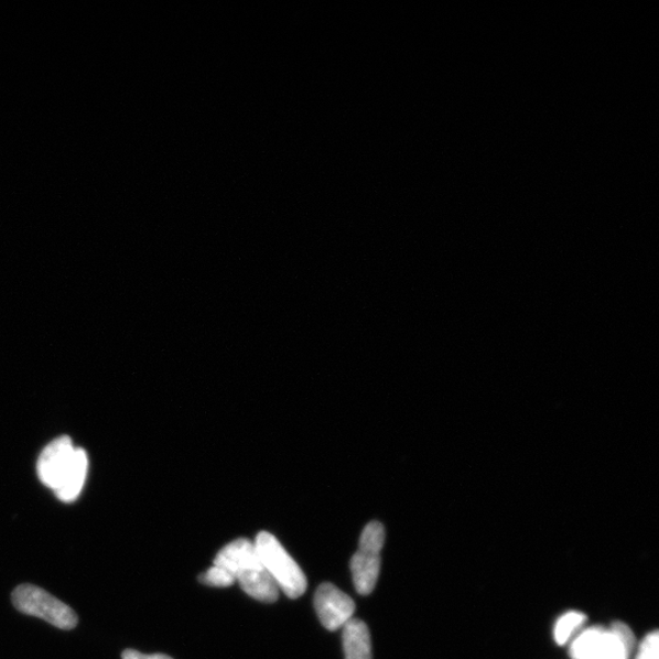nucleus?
I'll use <instances>...</instances> for the list:
<instances>
[{
    "label": "nucleus",
    "mask_w": 659,
    "mask_h": 659,
    "mask_svg": "<svg viewBox=\"0 0 659 659\" xmlns=\"http://www.w3.org/2000/svg\"><path fill=\"white\" fill-rule=\"evenodd\" d=\"M635 659H659V634L652 631L645 636Z\"/></svg>",
    "instance_id": "obj_11"
},
{
    "label": "nucleus",
    "mask_w": 659,
    "mask_h": 659,
    "mask_svg": "<svg viewBox=\"0 0 659 659\" xmlns=\"http://www.w3.org/2000/svg\"><path fill=\"white\" fill-rule=\"evenodd\" d=\"M383 543L385 529L381 522H369L361 532L359 550L350 560L352 577H354L357 593L361 596L370 595L377 586Z\"/></svg>",
    "instance_id": "obj_6"
},
{
    "label": "nucleus",
    "mask_w": 659,
    "mask_h": 659,
    "mask_svg": "<svg viewBox=\"0 0 659 659\" xmlns=\"http://www.w3.org/2000/svg\"><path fill=\"white\" fill-rule=\"evenodd\" d=\"M198 581L207 586L229 587L235 584L236 579L230 572L224 570V568L214 565L206 573L201 574Z\"/></svg>",
    "instance_id": "obj_10"
},
{
    "label": "nucleus",
    "mask_w": 659,
    "mask_h": 659,
    "mask_svg": "<svg viewBox=\"0 0 659 659\" xmlns=\"http://www.w3.org/2000/svg\"><path fill=\"white\" fill-rule=\"evenodd\" d=\"M214 565L230 572L248 596L267 604L279 599V587L261 563L253 542L238 539L226 544L215 557Z\"/></svg>",
    "instance_id": "obj_2"
},
{
    "label": "nucleus",
    "mask_w": 659,
    "mask_h": 659,
    "mask_svg": "<svg viewBox=\"0 0 659 659\" xmlns=\"http://www.w3.org/2000/svg\"><path fill=\"white\" fill-rule=\"evenodd\" d=\"M11 601L21 613L48 622L62 630H72L78 623L73 608L36 585L22 584L18 586Z\"/></svg>",
    "instance_id": "obj_5"
},
{
    "label": "nucleus",
    "mask_w": 659,
    "mask_h": 659,
    "mask_svg": "<svg viewBox=\"0 0 659 659\" xmlns=\"http://www.w3.org/2000/svg\"><path fill=\"white\" fill-rule=\"evenodd\" d=\"M635 636L627 624L616 622L611 628L591 627L572 640V659H630Z\"/></svg>",
    "instance_id": "obj_3"
},
{
    "label": "nucleus",
    "mask_w": 659,
    "mask_h": 659,
    "mask_svg": "<svg viewBox=\"0 0 659 659\" xmlns=\"http://www.w3.org/2000/svg\"><path fill=\"white\" fill-rule=\"evenodd\" d=\"M344 650L346 659H372L368 625L352 618L344 627Z\"/></svg>",
    "instance_id": "obj_8"
},
{
    "label": "nucleus",
    "mask_w": 659,
    "mask_h": 659,
    "mask_svg": "<svg viewBox=\"0 0 659 659\" xmlns=\"http://www.w3.org/2000/svg\"><path fill=\"white\" fill-rule=\"evenodd\" d=\"M88 471L87 454L74 446L71 437L55 439L43 450L37 463L41 482L64 503H72L83 491Z\"/></svg>",
    "instance_id": "obj_1"
},
{
    "label": "nucleus",
    "mask_w": 659,
    "mask_h": 659,
    "mask_svg": "<svg viewBox=\"0 0 659 659\" xmlns=\"http://www.w3.org/2000/svg\"><path fill=\"white\" fill-rule=\"evenodd\" d=\"M121 657L122 659H173L172 657L162 653L145 655L136 650H125Z\"/></svg>",
    "instance_id": "obj_12"
},
{
    "label": "nucleus",
    "mask_w": 659,
    "mask_h": 659,
    "mask_svg": "<svg viewBox=\"0 0 659 659\" xmlns=\"http://www.w3.org/2000/svg\"><path fill=\"white\" fill-rule=\"evenodd\" d=\"M587 617L582 612L571 611L565 613L555 623V642L563 646L574 639L577 631L583 630Z\"/></svg>",
    "instance_id": "obj_9"
},
{
    "label": "nucleus",
    "mask_w": 659,
    "mask_h": 659,
    "mask_svg": "<svg viewBox=\"0 0 659 659\" xmlns=\"http://www.w3.org/2000/svg\"><path fill=\"white\" fill-rule=\"evenodd\" d=\"M256 549L261 563L274 579L278 587L290 598L301 597L306 590V577L301 566L283 549L280 541L268 531H261L256 539Z\"/></svg>",
    "instance_id": "obj_4"
},
{
    "label": "nucleus",
    "mask_w": 659,
    "mask_h": 659,
    "mask_svg": "<svg viewBox=\"0 0 659 659\" xmlns=\"http://www.w3.org/2000/svg\"><path fill=\"white\" fill-rule=\"evenodd\" d=\"M314 606L324 627L330 631L344 628L355 616L356 604L337 586L324 583L317 587Z\"/></svg>",
    "instance_id": "obj_7"
}]
</instances>
